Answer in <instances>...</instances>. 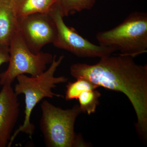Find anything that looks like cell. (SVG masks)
<instances>
[{"label": "cell", "mask_w": 147, "mask_h": 147, "mask_svg": "<svg viewBox=\"0 0 147 147\" xmlns=\"http://www.w3.org/2000/svg\"><path fill=\"white\" fill-rule=\"evenodd\" d=\"M66 88L65 100H70L78 99L80 95L84 91L96 89L98 87L86 79H78L75 82H69Z\"/></svg>", "instance_id": "4fadbf2b"}, {"label": "cell", "mask_w": 147, "mask_h": 147, "mask_svg": "<svg viewBox=\"0 0 147 147\" xmlns=\"http://www.w3.org/2000/svg\"><path fill=\"white\" fill-rule=\"evenodd\" d=\"M96 0H55L54 5L59 10L63 17L94 7Z\"/></svg>", "instance_id": "8fae6325"}, {"label": "cell", "mask_w": 147, "mask_h": 147, "mask_svg": "<svg viewBox=\"0 0 147 147\" xmlns=\"http://www.w3.org/2000/svg\"><path fill=\"white\" fill-rule=\"evenodd\" d=\"M99 45L134 58L147 52V14L135 11L120 24L96 35Z\"/></svg>", "instance_id": "277c9868"}, {"label": "cell", "mask_w": 147, "mask_h": 147, "mask_svg": "<svg viewBox=\"0 0 147 147\" xmlns=\"http://www.w3.org/2000/svg\"><path fill=\"white\" fill-rule=\"evenodd\" d=\"M64 58L62 55L57 59V56L54 55L49 68L38 76L29 77L22 74L16 78L17 83L13 90L17 96L21 94L25 95V118L23 124L12 134L7 147H11L14 139L21 132L28 134L31 139L35 127L34 124L31 122V116L33 110L40 101L45 98L62 97L61 95L53 92L52 89L56 88L58 84L66 83L68 80L65 76H55V72Z\"/></svg>", "instance_id": "7a4b0ae2"}, {"label": "cell", "mask_w": 147, "mask_h": 147, "mask_svg": "<svg viewBox=\"0 0 147 147\" xmlns=\"http://www.w3.org/2000/svg\"><path fill=\"white\" fill-rule=\"evenodd\" d=\"M20 113V103L11 85L0 92V147L8 144Z\"/></svg>", "instance_id": "ba28073f"}, {"label": "cell", "mask_w": 147, "mask_h": 147, "mask_svg": "<svg viewBox=\"0 0 147 147\" xmlns=\"http://www.w3.org/2000/svg\"><path fill=\"white\" fill-rule=\"evenodd\" d=\"M101 94L96 89L86 91L78 97L79 108L82 113L90 115L95 112L99 105Z\"/></svg>", "instance_id": "7c38bea8"}, {"label": "cell", "mask_w": 147, "mask_h": 147, "mask_svg": "<svg viewBox=\"0 0 147 147\" xmlns=\"http://www.w3.org/2000/svg\"><path fill=\"white\" fill-rule=\"evenodd\" d=\"M9 47L0 44V66L9 62Z\"/></svg>", "instance_id": "5bb4252c"}, {"label": "cell", "mask_w": 147, "mask_h": 147, "mask_svg": "<svg viewBox=\"0 0 147 147\" xmlns=\"http://www.w3.org/2000/svg\"><path fill=\"white\" fill-rule=\"evenodd\" d=\"M40 106L42 115L40 127L46 147L90 146L74 131L75 121L82 113L79 105L63 109L44 100Z\"/></svg>", "instance_id": "3957f363"}, {"label": "cell", "mask_w": 147, "mask_h": 147, "mask_svg": "<svg viewBox=\"0 0 147 147\" xmlns=\"http://www.w3.org/2000/svg\"><path fill=\"white\" fill-rule=\"evenodd\" d=\"M18 30V18L10 3L0 0V44L9 47Z\"/></svg>", "instance_id": "9c48e42d"}, {"label": "cell", "mask_w": 147, "mask_h": 147, "mask_svg": "<svg viewBox=\"0 0 147 147\" xmlns=\"http://www.w3.org/2000/svg\"><path fill=\"white\" fill-rule=\"evenodd\" d=\"M49 13L57 28V34L53 43L55 47L81 58H100L116 52L113 48L92 43L81 36L73 28L67 26L59 10L54 4Z\"/></svg>", "instance_id": "8992f818"}, {"label": "cell", "mask_w": 147, "mask_h": 147, "mask_svg": "<svg viewBox=\"0 0 147 147\" xmlns=\"http://www.w3.org/2000/svg\"><path fill=\"white\" fill-rule=\"evenodd\" d=\"M18 30L32 52H40L53 43L57 34L56 25L50 13H32L18 18Z\"/></svg>", "instance_id": "52a82bcc"}, {"label": "cell", "mask_w": 147, "mask_h": 147, "mask_svg": "<svg viewBox=\"0 0 147 147\" xmlns=\"http://www.w3.org/2000/svg\"><path fill=\"white\" fill-rule=\"evenodd\" d=\"M18 18L37 13H48L55 0H8Z\"/></svg>", "instance_id": "30bf717a"}, {"label": "cell", "mask_w": 147, "mask_h": 147, "mask_svg": "<svg viewBox=\"0 0 147 147\" xmlns=\"http://www.w3.org/2000/svg\"><path fill=\"white\" fill-rule=\"evenodd\" d=\"M70 74L84 79L98 87L120 92L133 106L137 122L135 127L142 139H147V65H141L130 56H104L97 63L73 64Z\"/></svg>", "instance_id": "6da1fadb"}, {"label": "cell", "mask_w": 147, "mask_h": 147, "mask_svg": "<svg viewBox=\"0 0 147 147\" xmlns=\"http://www.w3.org/2000/svg\"><path fill=\"white\" fill-rule=\"evenodd\" d=\"M8 67L0 74V85H11L17 76L28 74L31 76L40 75L53 61L54 56L40 51L34 54L30 50L19 32H16L9 45Z\"/></svg>", "instance_id": "5b68a950"}]
</instances>
